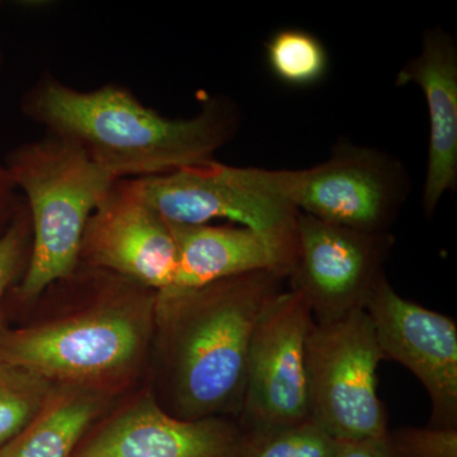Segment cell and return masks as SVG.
Listing matches in <instances>:
<instances>
[{"label":"cell","instance_id":"12","mask_svg":"<svg viewBox=\"0 0 457 457\" xmlns=\"http://www.w3.org/2000/svg\"><path fill=\"white\" fill-rule=\"evenodd\" d=\"M245 432L219 418L180 420L153 400L108 425L78 457H242Z\"/></svg>","mask_w":457,"mask_h":457},{"label":"cell","instance_id":"20","mask_svg":"<svg viewBox=\"0 0 457 457\" xmlns=\"http://www.w3.org/2000/svg\"><path fill=\"white\" fill-rule=\"evenodd\" d=\"M389 437L402 457H457V428L405 427Z\"/></svg>","mask_w":457,"mask_h":457},{"label":"cell","instance_id":"15","mask_svg":"<svg viewBox=\"0 0 457 457\" xmlns=\"http://www.w3.org/2000/svg\"><path fill=\"white\" fill-rule=\"evenodd\" d=\"M95 411L92 400H65L27 427L22 437L3 457H69Z\"/></svg>","mask_w":457,"mask_h":457},{"label":"cell","instance_id":"14","mask_svg":"<svg viewBox=\"0 0 457 457\" xmlns=\"http://www.w3.org/2000/svg\"><path fill=\"white\" fill-rule=\"evenodd\" d=\"M179 248V269L170 290H196L221 279L273 270L290 276L296 254L245 227L168 222Z\"/></svg>","mask_w":457,"mask_h":457},{"label":"cell","instance_id":"16","mask_svg":"<svg viewBox=\"0 0 457 457\" xmlns=\"http://www.w3.org/2000/svg\"><path fill=\"white\" fill-rule=\"evenodd\" d=\"M266 60L273 77L295 88L321 82L329 68L326 45L317 36L300 29L273 33L266 44Z\"/></svg>","mask_w":457,"mask_h":457},{"label":"cell","instance_id":"10","mask_svg":"<svg viewBox=\"0 0 457 457\" xmlns=\"http://www.w3.org/2000/svg\"><path fill=\"white\" fill-rule=\"evenodd\" d=\"M385 360L416 375L431 402L432 428H457V326L453 318L400 296L381 279L365 309Z\"/></svg>","mask_w":457,"mask_h":457},{"label":"cell","instance_id":"5","mask_svg":"<svg viewBox=\"0 0 457 457\" xmlns=\"http://www.w3.org/2000/svg\"><path fill=\"white\" fill-rule=\"evenodd\" d=\"M137 179L147 203L170 224L204 225L227 219L296 254L299 212L278 194L273 170L212 159Z\"/></svg>","mask_w":457,"mask_h":457},{"label":"cell","instance_id":"9","mask_svg":"<svg viewBox=\"0 0 457 457\" xmlns=\"http://www.w3.org/2000/svg\"><path fill=\"white\" fill-rule=\"evenodd\" d=\"M140 286L170 290L179 248L170 224L150 206L139 179L114 180L87 222L80 261Z\"/></svg>","mask_w":457,"mask_h":457},{"label":"cell","instance_id":"1","mask_svg":"<svg viewBox=\"0 0 457 457\" xmlns=\"http://www.w3.org/2000/svg\"><path fill=\"white\" fill-rule=\"evenodd\" d=\"M20 110L46 132L73 141L114 179L163 176L212 161L236 137L239 108L209 97L196 114L171 119L141 104L120 84L78 90L42 74Z\"/></svg>","mask_w":457,"mask_h":457},{"label":"cell","instance_id":"21","mask_svg":"<svg viewBox=\"0 0 457 457\" xmlns=\"http://www.w3.org/2000/svg\"><path fill=\"white\" fill-rule=\"evenodd\" d=\"M335 457H402L390 441L389 432L381 437L338 442Z\"/></svg>","mask_w":457,"mask_h":457},{"label":"cell","instance_id":"24","mask_svg":"<svg viewBox=\"0 0 457 457\" xmlns=\"http://www.w3.org/2000/svg\"><path fill=\"white\" fill-rule=\"evenodd\" d=\"M0 457H3V456H0Z\"/></svg>","mask_w":457,"mask_h":457},{"label":"cell","instance_id":"11","mask_svg":"<svg viewBox=\"0 0 457 457\" xmlns=\"http://www.w3.org/2000/svg\"><path fill=\"white\" fill-rule=\"evenodd\" d=\"M139 329L117 312L35 328L0 343V361L46 378H87L121 369L134 359Z\"/></svg>","mask_w":457,"mask_h":457},{"label":"cell","instance_id":"2","mask_svg":"<svg viewBox=\"0 0 457 457\" xmlns=\"http://www.w3.org/2000/svg\"><path fill=\"white\" fill-rule=\"evenodd\" d=\"M288 276L246 273L196 290L159 293L171 319V387L177 418L242 409L249 345L258 319Z\"/></svg>","mask_w":457,"mask_h":457},{"label":"cell","instance_id":"23","mask_svg":"<svg viewBox=\"0 0 457 457\" xmlns=\"http://www.w3.org/2000/svg\"><path fill=\"white\" fill-rule=\"evenodd\" d=\"M3 2H0V14H2ZM4 68V51H3L2 32H0V75Z\"/></svg>","mask_w":457,"mask_h":457},{"label":"cell","instance_id":"8","mask_svg":"<svg viewBox=\"0 0 457 457\" xmlns=\"http://www.w3.org/2000/svg\"><path fill=\"white\" fill-rule=\"evenodd\" d=\"M390 233H363L299 212L291 290L302 295L315 323L365 311L385 278Z\"/></svg>","mask_w":457,"mask_h":457},{"label":"cell","instance_id":"18","mask_svg":"<svg viewBox=\"0 0 457 457\" xmlns=\"http://www.w3.org/2000/svg\"><path fill=\"white\" fill-rule=\"evenodd\" d=\"M338 442L312 420L263 433H245L242 457H335Z\"/></svg>","mask_w":457,"mask_h":457},{"label":"cell","instance_id":"6","mask_svg":"<svg viewBox=\"0 0 457 457\" xmlns=\"http://www.w3.org/2000/svg\"><path fill=\"white\" fill-rule=\"evenodd\" d=\"M273 177L297 212L363 233H389L411 191L398 159L348 141L314 167L273 170Z\"/></svg>","mask_w":457,"mask_h":457},{"label":"cell","instance_id":"19","mask_svg":"<svg viewBox=\"0 0 457 457\" xmlns=\"http://www.w3.org/2000/svg\"><path fill=\"white\" fill-rule=\"evenodd\" d=\"M31 248V218L23 200L16 218L0 236V302L14 279L26 272Z\"/></svg>","mask_w":457,"mask_h":457},{"label":"cell","instance_id":"7","mask_svg":"<svg viewBox=\"0 0 457 457\" xmlns=\"http://www.w3.org/2000/svg\"><path fill=\"white\" fill-rule=\"evenodd\" d=\"M314 323L305 299L294 290L281 291L262 312L246 361L240 409L245 433L276 431L311 420L306 343Z\"/></svg>","mask_w":457,"mask_h":457},{"label":"cell","instance_id":"4","mask_svg":"<svg viewBox=\"0 0 457 457\" xmlns=\"http://www.w3.org/2000/svg\"><path fill=\"white\" fill-rule=\"evenodd\" d=\"M384 359L366 311L314 323L306 343L309 413L337 442L381 437L389 432L378 396Z\"/></svg>","mask_w":457,"mask_h":457},{"label":"cell","instance_id":"17","mask_svg":"<svg viewBox=\"0 0 457 457\" xmlns=\"http://www.w3.org/2000/svg\"><path fill=\"white\" fill-rule=\"evenodd\" d=\"M47 394L46 378L0 361V446L33 423Z\"/></svg>","mask_w":457,"mask_h":457},{"label":"cell","instance_id":"22","mask_svg":"<svg viewBox=\"0 0 457 457\" xmlns=\"http://www.w3.org/2000/svg\"><path fill=\"white\" fill-rule=\"evenodd\" d=\"M22 204V195L9 176L4 162L0 159V236L14 220Z\"/></svg>","mask_w":457,"mask_h":457},{"label":"cell","instance_id":"3","mask_svg":"<svg viewBox=\"0 0 457 457\" xmlns=\"http://www.w3.org/2000/svg\"><path fill=\"white\" fill-rule=\"evenodd\" d=\"M3 162L31 218V255L18 293L33 299L77 270L87 222L117 179L50 132L9 150Z\"/></svg>","mask_w":457,"mask_h":457},{"label":"cell","instance_id":"13","mask_svg":"<svg viewBox=\"0 0 457 457\" xmlns=\"http://www.w3.org/2000/svg\"><path fill=\"white\" fill-rule=\"evenodd\" d=\"M416 84L429 117L428 163L423 212L432 218L445 195L457 186V45L450 33L428 29L422 49L400 69L396 86Z\"/></svg>","mask_w":457,"mask_h":457}]
</instances>
